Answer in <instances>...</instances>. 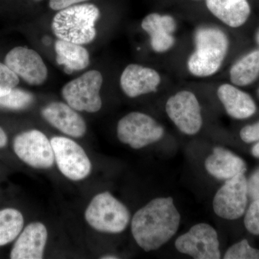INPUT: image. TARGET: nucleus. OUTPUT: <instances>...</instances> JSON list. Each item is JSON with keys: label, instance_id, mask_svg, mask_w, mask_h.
<instances>
[{"label": "nucleus", "instance_id": "f257e3e1", "mask_svg": "<svg viewBox=\"0 0 259 259\" xmlns=\"http://www.w3.org/2000/svg\"><path fill=\"white\" fill-rule=\"evenodd\" d=\"M180 219L171 197L153 199L135 213L131 223L133 236L146 251L158 250L176 234Z\"/></svg>", "mask_w": 259, "mask_h": 259}, {"label": "nucleus", "instance_id": "f03ea898", "mask_svg": "<svg viewBox=\"0 0 259 259\" xmlns=\"http://www.w3.org/2000/svg\"><path fill=\"white\" fill-rule=\"evenodd\" d=\"M194 38L195 49L187 61L189 71L197 77L212 76L226 59L229 39L221 28L210 25L199 27Z\"/></svg>", "mask_w": 259, "mask_h": 259}, {"label": "nucleus", "instance_id": "7ed1b4c3", "mask_svg": "<svg viewBox=\"0 0 259 259\" xmlns=\"http://www.w3.org/2000/svg\"><path fill=\"white\" fill-rule=\"evenodd\" d=\"M100 15L96 5H72L59 10L53 19L51 28L59 39L79 45L90 44L96 37L95 23Z\"/></svg>", "mask_w": 259, "mask_h": 259}, {"label": "nucleus", "instance_id": "20e7f679", "mask_svg": "<svg viewBox=\"0 0 259 259\" xmlns=\"http://www.w3.org/2000/svg\"><path fill=\"white\" fill-rule=\"evenodd\" d=\"M85 219L96 231L115 234L125 231L131 214L110 192H102L92 199L85 211Z\"/></svg>", "mask_w": 259, "mask_h": 259}, {"label": "nucleus", "instance_id": "39448f33", "mask_svg": "<svg viewBox=\"0 0 259 259\" xmlns=\"http://www.w3.org/2000/svg\"><path fill=\"white\" fill-rule=\"evenodd\" d=\"M103 77L97 70H92L64 85L62 97L76 111L97 112L102 102L100 92Z\"/></svg>", "mask_w": 259, "mask_h": 259}, {"label": "nucleus", "instance_id": "423d86ee", "mask_svg": "<svg viewBox=\"0 0 259 259\" xmlns=\"http://www.w3.org/2000/svg\"><path fill=\"white\" fill-rule=\"evenodd\" d=\"M117 134L121 143L140 149L161 139L164 129L151 116L133 112L119 121Z\"/></svg>", "mask_w": 259, "mask_h": 259}, {"label": "nucleus", "instance_id": "0eeeda50", "mask_svg": "<svg viewBox=\"0 0 259 259\" xmlns=\"http://www.w3.org/2000/svg\"><path fill=\"white\" fill-rule=\"evenodd\" d=\"M51 143L57 166L65 177L72 181H80L90 175L91 161L77 143L60 136L52 138Z\"/></svg>", "mask_w": 259, "mask_h": 259}, {"label": "nucleus", "instance_id": "6e6552de", "mask_svg": "<svg viewBox=\"0 0 259 259\" xmlns=\"http://www.w3.org/2000/svg\"><path fill=\"white\" fill-rule=\"evenodd\" d=\"M15 154L29 166L49 168L55 161L51 141L37 130H30L18 135L13 142Z\"/></svg>", "mask_w": 259, "mask_h": 259}, {"label": "nucleus", "instance_id": "1a4fd4ad", "mask_svg": "<svg viewBox=\"0 0 259 259\" xmlns=\"http://www.w3.org/2000/svg\"><path fill=\"white\" fill-rule=\"evenodd\" d=\"M180 253L196 259L221 258L217 231L206 223H199L182 235L175 242Z\"/></svg>", "mask_w": 259, "mask_h": 259}, {"label": "nucleus", "instance_id": "9d476101", "mask_svg": "<svg viewBox=\"0 0 259 259\" xmlns=\"http://www.w3.org/2000/svg\"><path fill=\"white\" fill-rule=\"evenodd\" d=\"M248 185L244 175L226 180L213 199V209L220 218L234 221L241 218L248 203Z\"/></svg>", "mask_w": 259, "mask_h": 259}, {"label": "nucleus", "instance_id": "9b49d317", "mask_svg": "<svg viewBox=\"0 0 259 259\" xmlns=\"http://www.w3.org/2000/svg\"><path fill=\"white\" fill-rule=\"evenodd\" d=\"M166 111L172 122L183 134H197L202 126V117L198 100L190 91L179 92L168 99Z\"/></svg>", "mask_w": 259, "mask_h": 259}, {"label": "nucleus", "instance_id": "f8f14e48", "mask_svg": "<svg viewBox=\"0 0 259 259\" xmlns=\"http://www.w3.org/2000/svg\"><path fill=\"white\" fill-rule=\"evenodd\" d=\"M5 64L30 85L45 82L48 69L41 56L36 51L25 47H15L7 54Z\"/></svg>", "mask_w": 259, "mask_h": 259}, {"label": "nucleus", "instance_id": "ddd939ff", "mask_svg": "<svg viewBox=\"0 0 259 259\" xmlns=\"http://www.w3.org/2000/svg\"><path fill=\"white\" fill-rule=\"evenodd\" d=\"M41 114L49 124L67 136L81 138L86 134L87 125L83 117L68 104L51 102L42 109Z\"/></svg>", "mask_w": 259, "mask_h": 259}, {"label": "nucleus", "instance_id": "4468645a", "mask_svg": "<svg viewBox=\"0 0 259 259\" xmlns=\"http://www.w3.org/2000/svg\"><path fill=\"white\" fill-rule=\"evenodd\" d=\"M160 83L161 76L157 71L134 64L124 69L120 80L122 91L131 98L155 93Z\"/></svg>", "mask_w": 259, "mask_h": 259}, {"label": "nucleus", "instance_id": "2eb2a0df", "mask_svg": "<svg viewBox=\"0 0 259 259\" xmlns=\"http://www.w3.org/2000/svg\"><path fill=\"white\" fill-rule=\"evenodd\" d=\"M47 238V229L42 223H30L20 233L10 253V258H42Z\"/></svg>", "mask_w": 259, "mask_h": 259}, {"label": "nucleus", "instance_id": "dca6fc26", "mask_svg": "<svg viewBox=\"0 0 259 259\" xmlns=\"http://www.w3.org/2000/svg\"><path fill=\"white\" fill-rule=\"evenodd\" d=\"M141 27L149 35L151 48L155 52H166L175 45L173 33L177 23L173 17L151 13L145 17Z\"/></svg>", "mask_w": 259, "mask_h": 259}, {"label": "nucleus", "instance_id": "f3484780", "mask_svg": "<svg viewBox=\"0 0 259 259\" xmlns=\"http://www.w3.org/2000/svg\"><path fill=\"white\" fill-rule=\"evenodd\" d=\"M206 170L214 178L228 180L238 175H244L246 163L234 153L222 147H215L204 163Z\"/></svg>", "mask_w": 259, "mask_h": 259}, {"label": "nucleus", "instance_id": "a211bd4d", "mask_svg": "<svg viewBox=\"0 0 259 259\" xmlns=\"http://www.w3.org/2000/svg\"><path fill=\"white\" fill-rule=\"evenodd\" d=\"M218 96L227 113L233 118L243 120L251 117L256 111L253 98L230 83H223L218 88Z\"/></svg>", "mask_w": 259, "mask_h": 259}, {"label": "nucleus", "instance_id": "6ab92c4d", "mask_svg": "<svg viewBox=\"0 0 259 259\" xmlns=\"http://www.w3.org/2000/svg\"><path fill=\"white\" fill-rule=\"evenodd\" d=\"M206 5L214 16L231 28L244 25L250 15L248 0H206Z\"/></svg>", "mask_w": 259, "mask_h": 259}, {"label": "nucleus", "instance_id": "aec40b11", "mask_svg": "<svg viewBox=\"0 0 259 259\" xmlns=\"http://www.w3.org/2000/svg\"><path fill=\"white\" fill-rule=\"evenodd\" d=\"M56 61L64 66L66 72H73L86 69L90 62V54L79 44L58 39L55 42Z\"/></svg>", "mask_w": 259, "mask_h": 259}, {"label": "nucleus", "instance_id": "412c9836", "mask_svg": "<svg viewBox=\"0 0 259 259\" xmlns=\"http://www.w3.org/2000/svg\"><path fill=\"white\" fill-rule=\"evenodd\" d=\"M259 76V49L243 56L232 66L230 77L236 86H248Z\"/></svg>", "mask_w": 259, "mask_h": 259}, {"label": "nucleus", "instance_id": "4be33fe9", "mask_svg": "<svg viewBox=\"0 0 259 259\" xmlns=\"http://www.w3.org/2000/svg\"><path fill=\"white\" fill-rule=\"evenodd\" d=\"M24 218L18 209L7 208L0 210V246L14 241L21 233Z\"/></svg>", "mask_w": 259, "mask_h": 259}, {"label": "nucleus", "instance_id": "5701e85b", "mask_svg": "<svg viewBox=\"0 0 259 259\" xmlns=\"http://www.w3.org/2000/svg\"><path fill=\"white\" fill-rule=\"evenodd\" d=\"M31 93L21 89L14 88L10 93L0 97V107L11 110H21L28 108L33 103Z\"/></svg>", "mask_w": 259, "mask_h": 259}, {"label": "nucleus", "instance_id": "b1692460", "mask_svg": "<svg viewBox=\"0 0 259 259\" xmlns=\"http://www.w3.org/2000/svg\"><path fill=\"white\" fill-rule=\"evenodd\" d=\"M226 259H259V250L250 246L247 240H242L227 250Z\"/></svg>", "mask_w": 259, "mask_h": 259}, {"label": "nucleus", "instance_id": "393cba45", "mask_svg": "<svg viewBox=\"0 0 259 259\" xmlns=\"http://www.w3.org/2000/svg\"><path fill=\"white\" fill-rule=\"evenodd\" d=\"M18 75L6 64L0 62V97L10 93L19 83Z\"/></svg>", "mask_w": 259, "mask_h": 259}, {"label": "nucleus", "instance_id": "a878e982", "mask_svg": "<svg viewBox=\"0 0 259 259\" xmlns=\"http://www.w3.org/2000/svg\"><path fill=\"white\" fill-rule=\"evenodd\" d=\"M247 231L255 236H259V199H255L249 206L244 218Z\"/></svg>", "mask_w": 259, "mask_h": 259}, {"label": "nucleus", "instance_id": "bb28decb", "mask_svg": "<svg viewBox=\"0 0 259 259\" xmlns=\"http://www.w3.org/2000/svg\"><path fill=\"white\" fill-rule=\"evenodd\" d=\"M240 136L243 142L246 144L258 142L259 141V122L253 125L245 126L240 132Z\"/></svg>", "mask_w": 259, "mask_h": 259}, {"label": "nucleus", "instance_id": "cd10ccee", "mask_svg": "<svg viewBox=\"0 0 259 259\" xmlns=\"http://www.w3.org/2000/svg\"><path fill=\"white\" fill-rule=\"evenodd\" d=\"M248 197L255 200L259 199V169L255 171L247 181Z\"/></svg>", "mask_w": 259, "mask_h": 259}, {"label": "nucleus", "instance_id": "c85d7f7f", "mask_svg": "<svg viewBox=\"0 0 259 259\" xmlns=\"http://www.w3.org/2000/svg\"><path fill=\"white\" fill-rule=\"evenodd\" d=\"M86 1L88 0H49V7L53 10L59 11L64 8Z\"/></svg>", "mask_w": 259, "mask_h": 259}, {"label": "nucleus", "instance_id": "c756f323", "mask_svg": "<svg viewBox=\"0 0 259 259\" xmlns=\"http://www.w3.org/2000/svg\"><path fill=\"white\" fill-rule=\"evenodd\" d=\"M8 144V136L4 130L0 127V148H4Z\"/></svg>", "mask_w": 259, "mask_h": 259}, {"label": "nucleus", "instance_id": "7c9ffc66", "mask_svg": "<svg viewBox=\"0 0 259 259\" xmlns=\"http://www.w3.org/2000/svg\"><path fill=\"white\" fill-rule=\"evenodd\" d=\"M251 153L254 157L259 158V141L252 148Z\"/></svg>", "mask_w": 259, "mask_h": 259}, {"label": "nucleus", "instance_id": "2f4dec72", "mask_svg": "<svg viewBox=\"0 0 259 259\" xmlns=\"http://www.w3.org/2000/svg\"><path fill=\"white\" fill-rule=\"evenodd\" d=\"M101 258L116 259V258H118V257H116L115 255H104V256L101 257Z\"/></svg>", "mask_w": 259, "mask_h": 259}, {"label": "nucleus", "instance_id": "473e14b6", "mask_svg": "<svg viewBox=\"0 0 259 259\" xmlns=\"http://www.w3.org/2000/svg\"><path fill=\"white\" fill-rule=\"evenodd\" d=\"M255 40L257 44H258V45H259V28L257 30L256 32H255Z\"/></svg>", "mask_w": 259, "mask_h": 259}, {"label": "nucleus", "instance_id": "72a5a7b5", "mask_svg": "<svg viewBox=\"0 0 259 259\" xmlns=\"http://www.w3.org/2000/svg\"><path fill=\"white\" fill-rule=\"evenodd\" d=\"M37 1H38V0H37Z\"/></svg>", "mask_w": 259, "mask_h": 259}]
</instances>
